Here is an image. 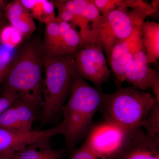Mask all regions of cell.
<instances>
[{"label": "cell", "instance_id": "cell-19", "mask_svg": "<svg viewBox=\"0 0 159 159\" xmlns=\"http://www.w3.org/2000/svg\"><path fill=\"white\" fill-rule=\"evenodd\" d=\"M16 48L5 44L0 47V87L2 84L9 71Z\"/></svg>", "mask_w": 159, "mask_h": 159}, {"label": "cell", "instance_id": "cell-4", "mask_svg": "<svg viewBox=\"0 0 159 159\" xmlns=\"http://www.w3.org/2000/svg\"><path fill=\"white\" fill-rule=\"evenodd\" d=\"M74 67V55L45 58L43 124L48 123L61 111L70 92Z\"/></svg>", "mask_w": 159, "mask_h": 159}, {"label": "cell", "instance_id": "cell-22", "mask_svg": "<svg viewBox=\"0 0 159 159\" xmlns=\"http://www.w3.org/2000/svg\"><path fill=\"white\" fill-rule=\"evenodd\" d=\"M68 159H102L82 145L70 153Z\"/></svg>", "mask_w": 159, "mask_h": 159}, {"label": "cell", "instance_id": "cell-17", "mask_svg": "<svg viewBox=\"0 0 159 159\" xmlns=\"http://www.w3.org/2000/svg\"><path fill=\"white\" fill-rule=\"evenodd\" d=\"M44 46L45 50L46 57H51L57 50L64 34H61L59 31V25L56 21L45 25Z\"/></svg>", "mask_w": 159, "mask_h": 159}, {"label": "cell", "instance_id": "cell-26", "mask_svg": "<svg viewBox=\"0 0 159 159\" xmlns=\"http://www.w3.org/2000/svg\"><path fill=\"white\" fill-rule=\"evenodd\" d=\"M0 159H11V158L0 154Z\"/></svg>", "mask_w": 159, "mask_h": 159}, {"label": "cell", "instance_id": "cell-20", "mask_svg": "<svg viewBox=\"0 0 159 159\" xmlns=\"http://www.w3.org/2000/svg\"><path fill=\"white\" fill-rule=\"evenodd\" d=\"M82 14L84 17L89 24L93 37L96 39L102 15L93 0H90L87 6L83 11Z\"/></svg>", "mask_w": 159, "mask_h": 159}, {"label": "cell", "instance_id": "cell-1", "mask_svg": "<svg viewBox=\"0 0 159 159\" xmlns=\"http://www.w3.org/2000/svg\"><path fill=\"white\" fill-rule=\"evenodd\" d=\"M45 50L42 39L32 35L16 47L5 80L2 93H13L43 105V85Z\"/></svg>", "mask_w": 159, "mask_h": 159}, {"label": "cell", "instance_id": "cell-8", "mask_svg": "<svg viewBox=\"0 0 159 159\" xmlns=\"http://www.w3.org/2000/svg\"><path fill=\"white\" fill-rule=\"evenodd\" d=\"M61 134L60 124L44 130L19 131L0 128V154L11 158L16 152L28 145L43 141H49Z\"/></svg>", "mask_w": 159, "mask_h": 159}, {"label": "cell", "instance_id": "cell-7", "mask_svg": "<svg viewBox=\"0 0 159 159\" xmlns=\"http://www.w3.org/2000/svg\"><path fill=\"white\" fill-rule=\"evenodd\" d=\"M74 64L77 73L100 87L107 82L111 72L102 47L95 41L83 42L74 54Z\"/></svg>", "mask_w": 159, "mask_h": 159}, {"label": "cell", "instance_id": "cell-12", "mask_svg": "<svg viewBox=\"0 0 159 159\" xmlns=\"http://www.w3.org/2000/svg\"><path fill=\"white\" fill-rule=\"evenodd\" d=\"M125 79L133 87L143 91L159 84L158 72L150 67L144 48L137 52L129 63Z\"/></svg>", "mask_w": 159, "mask_h": 159}, {"label": "cell", "instance_id": "cell-14", "mask_svg": "<svg viewBox=\"0 0 159 159\" xmlns=\"http://www.w3.org/2000/svg\"><path fill=\"white\" fill-rule=\"evenodd\" d=\"M139 31L148 64L157 62L159 58V23L145 20L139 27Z\"/></svg>", "mask_w": 159, "mask_h": 159}, {"label": "cell", "instance_id": "cell-10", "mask_svg": "<svg viewBox=\"0 0 159 159\" xmlns=\"http://www.w3.org/2000/svg\"><path fill=\"white\" fill-rule=\"evenodd\" d=\"M139 27L135 28L129 37L114 47L107 58L116 77L115 84L117 88L122 87L125 81L127 66L134 54L144 48Z\"/></svg>", "mask_w": 159, "mask_h": 159}, {"label": "cell", "instance_id": "cell-9", "mask_svg": "<svg viewBox=\"0 0 159 159\" xmlns=\"http://www.w3.org/2000/svg\"><path fill=\"white\" fill-rule=\"evenodd\" d=\"M41 106L33 99L18 97L0 115V128L14 130H32L36 110Z\"/></svg>", "mask_w": 159, "mask_h": 159}, {"label": "cell", "instance_id": "cell-18", "mask_svg": "<svg viewBox=\"0 0 159 159\" xmlns=\"http://www.w3.org/2000/svg\"><path fill=\"white\" fill-rule=\"evenodd\" d=\"M146 129V133L152 137H159V100L156 99L148 116L140 124Z\"/></svg>", "mask_w": 159, "mask_h": 159}, {"label": "cell", "instance_id": "cell-16", "mask_svg": "<svg viewBox=\"0 0 159 159\" xmlns=\"http://www.w3.org/2000/svg\"><path fill=\"white\" fill-rule=\"evenodd\" d=\"M76 27L71 28L64 35L61 42L51 57L74 55L81 43V37Z\"/></svg>", "mask_w": 159, "mask_h": 159}, {"label": "cell", "instance_id": "cell-3", "mask_svg": "<svg viewBox=\"0 0 159 159\" xmlns=\"http://www.w3.org/2000/svg\"><path fill=\"white\" fill-rule=\"evenodd\" d=\"M155 101L149 93L133 87H120L113 93L106 94L99 111L103 119L130 131L141 127Z\"/></svg>", "mask_w": 159, "mask_h": 159}, {"label": "cell", "instance_id": "cell-11", "mask_svg": "<svg viewBox=\"0 0 159 159\" xmlns=\"http://www.w3.org/2000/svg\"><path fill=\"white\" fill-rule=\"evenodd\" d=\"M141 128L129 131L119 159H159V137L150 136Z\"/></svg>", "mask_w": 159, "mask_h": 159}, {"label": "cell", "instance_id": "cell-24", "mask_svg": "<svg viewBox=\"0 0 159 159\" xmlns=\"http://www.w3.org/2000/svg\"><path fill=\"white\" fill-rule=\"evenodd\" d=\"M8 1L0 0V18H4L3 11H5L6 5L8 4Z\"/></svg>", "mask_w": 159, "mask_h": 159}, {"label": "cell", "instance_id": "cell-25", "mask_svg": "<svg viewBox=\"0 0 159 159\" xmlns=\"http://www.w3.org/2000/svg\"><path fill=\"white\" fill-rule=\"evenodd\" d=\"M6 25V22L5 18H0V32L5 27Z\"/></svg>", "mask_w": 159, "mask_h": 159}, {"label": "cell", "instance_id": "cell-15", "mask_svg": "<svg viewBox=\"0 0 159 159\" xmlns=\"http://www.w3.org/2000/svg\"><path fill=\"white\" fill-rule=\"evenodd\" d=\"M64 150L54 149L49 141L35 142L16 152L11 159H63Z\"/></svg>", "mask_w": 159, "mask_h": 159}, {"label": "cell", "instance_id": "cell-6", "mask_svg": "<svg viewBox=\"0 0 159 159\" xmlns=\"http://www.w3.org/2000/svg\"><path fill=\"white\" fill-rule=\"evenodd\" d=\"M129 131L103 119L94 124L83 145L102 159H119Z\"/></svg>", "mask_w": 159, "mask_h": 159}, {"label": "cell", "instance_id": "cell-23", "mask_svg": "<svg viewBox=\"0 0 159 159\" xmlns=\"http://www.w3.org/2000/svg\"><path fill=\"white\" fill-rule=\"evenodd\" d=\"M19 97L13 93L5 92L0 97V115L14 102Z\"/></svg>", "mask_w": 159, "mask_h": 159}, {"label": "cell", "instance_id": "cell-13", "mask_svg": "<svg viewBox=\"0 0 159 159\" xmlns=\"http://www.w3.org/2000/svg\"><path fill=\"white\" fill-rule=\"evenodd\" d=\"M5 16L13 27L22 36L23 39L34 34L36 27L33 17L20 1H12L6 5Z\"/></svg>", "mask_w": 159, "mask_h": 159}, {"label": "cell", "instance_id": "cell-5", "mask_svg": "<svg viewBox=\"0 0 159 159\" xmlns=\"http://www.w3.org/2000/svg\"><path fill=\"white\" fill-rule=\"evenodd\" d=\"M158 10L151 4L147 7L117 9L102 15L96 40L102 47L107 58L114 47L129 37L135 28Z\"/></svg>", "mask_w": 159, "mask_h": 159}, {"label": "cell", "instance_id": "cell-21", "mask_svg": "<svg viewBox=\"0 0 159 159\" xmlns=\"http://www.w3.org/2000/svg\"><path fill=\"white\" fill-rule=\"evenodd\" d=\"M90 0H57V2L66 10L74 15H82Z\"/></svg>", "mask_w": 159, "mask_h": 159}, {"label": "cell", "instance_id": "cell-2", "mask_svg": "<svg viewBox=\"0 0 159 159\" xmlns=\"http://www.w3.org/2000/svg\"><path fill=\"white\" fill-rule=\"evenodd\" d=\"M106 95L100 87L92 86L80 77L74 64L69 98L61 109L63 119L60 122L66 149L70 153L93 127V118Z\"/></svg>", "mask_w": 159, "mask_h": 159}]
</instances>
